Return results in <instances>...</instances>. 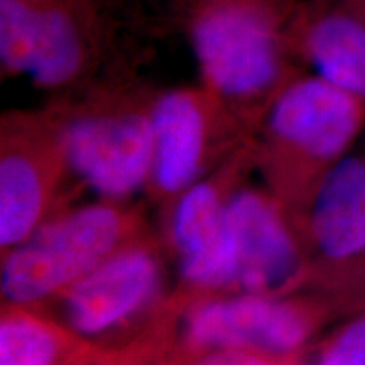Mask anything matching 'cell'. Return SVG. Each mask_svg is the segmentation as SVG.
<instances>
[{"mask_svg":"<svg viewBox=\"0 0 365 365\" xmlns=\"http://www.w3.org/2000/svg\"><path fill=\"white\" fill-rule=\"evenodd\" d=\"M245 149L222 164L210 178L195 182L171 205V247L182 282L196 293H234L235 247L228 217V200L234 185L227 176Z\"/></svg>","mask_w":365,"mask_h":365,"instance_id":"obj_11","label":"cell"},{"mask_svg":"<svg viewBox=\"0 0 365 365\" xmlns=\"http://www.w3.org/2000/svg\"><path fill=\"white\" fill-rule=\"evenodd\" d=\"M318 365H365V309L328 340Z\"/></svg>","mask_w":365,"mask_h":365,"instance_id":"obj_15","label":"cell"},{"mask_svg":"<svg viewBox=\"0 0 365 365\" xmlns=\"http://www.w3.org/2000/svg\"><path fill=\"white\" fill-rule=\"evenodd\" d=\"M235 247L234 293L291 294L312 261L291 210L269 190L234 186L228 200Z\"/></svg>","mask_w":365,"mask_h":365,"instance_id":"obj_9","label":"cell"},{"mask_svg":"<svg viewBox=\"0 0 365 365\" xmlns=\"http://www.w3.org/2000/svg\"><path fill=\"white\" fill-rule=\"evenodd\" d=\"M168 4V24L171 26H182L188 17L198 9H202L208 4L217 2V0H164Z\"/></svg>","mask_w":365,"mask_h":365,"instance_id":"obj_18","label":"cell"},{"mask_svg":"<svg viewBox=\"0 0 365 365\" xmlns=\"http://www.w3.org/2000/svg\"><path fill=\"white\" fill-rule=\"evenodd\" d=\"M135 218L120 202L102 200L53 213L29 237L4 252L2 299L34 309L134 240Z\"/></svg>","mask_w":365,"mask_h":365,"instance_id":"obj_5","label":"cell"},{"mask_svg":"<svg viewBox=\"0 0 365 365\" xmlns=\"http://www.w3.org/2000/svg\"><path fill=\"white\" fill-rule=\"evenodd\" d=\"M293 38L317 75L365 100V0L296 7Z\"/></svg>","mask_w":365,"mask_h":365,"instance_id":"obj_13","label":"cell"},{"mask_svg":"<svg viewBox=\"0 0 365 365\" xmlns=\"http://www.w3.org/2000/svg\"><path fill=\"white\" fill-rule=\"evenodd\" d=\"M333 286L339 287L341 293L349 291L346 301H352L355 307L365 309V264L362 267H359L357 271L345 276L344 279L336 281Z\"/></svg>","mask_w":365,"mask_h":365,"instance_id":"obj_17","label":"cell"},{"mask_svg":"<svg viewBox=\"0 0 365 365\" xmlns=\"http://www.w3.org/2000/svg\"><path fill=\"white\" fill-rule=\"evenodd\" d=\"M61 333L33 309L9 307L0 322V365H54Z\"/></svg>","mask_w":365,"mask_h":365,"instance_id":"obj_14","label":"cell"},{"mask_svg":"<svg viewBox=\"0 0 365 365\" xmlns=\"http://www.w3.org/2000/svg\"><path fill=\"white\" fill-rule=\"evenodd\" d=\"M161 31L143 0H0L2 78L26 76L58 97L134 71Z\"/></svg>","mask_w":365,"mask_h":365,"instance_id":"obj_1","label":"cell"},{"mask_svg":"<svg viewBox=\"0 0 365 365\" xmlns=\"http://www.w3.org/2000/svg\"><path fill=\"white\" fill-rule=\"evenodd\" d=\"M327 308L293 294H213L186 309L185 336L205 350H244L264 357L301 349Z\"/></svg>","mask_w":365,"mask_h":365,"instance_id":"obj_8","label":"cell"},{"mask_svg":"<svg viewBox=\"0 0 365 365\" xmlns=\"http://www.w3.org/2000/svg\"><path fill=\"white\" fill-rule=\"evenodd\" d=\"M153 125L148 188L154 198L170 205L255 137L254 127L203 85L158 91Z\"/></svg>","mask_w":365,"mask_h":365,"instance_id":"obj_6","label":"cell"},{"mask_svg":"<svg viewBox=\"0 0 365 365\" xmlns=\"http://www.w3.org/2000/svg\"><path fill=\"white\" fill-rule=\"evenodd\" d=\"M191 365H276L271 359L244 350H207Z\"/></svg>","mask_w":365,"mask_h":365,"instance_id":"obj_16","label":"cell"},{"mask_svg":"<svg viewBox=\"0 0 365 365\" xmlns=\"http://www.w3.org/2000/svg\"><path fill=\"white\" fill-rule=\"evenodd\" d=\"M364 125V98L319 75H298L259 124L254 164L269 191L299 212L323 175L349 154Z\"/></svg>","mask_w":365,"mask_h":365,"instance_id":"obj_4","label":"cell"},{"mask_svg":"<svg viewBox=\"0 0 365 365\" xmlns=\"http://www.w3.org/2000/svg\"><path fill=\"white\" fill-rule=\"evenodd\" d=\"M296 0H217L182 22L202 85L259 129L269 105L298 76Z\"/></svg>","mask_w":365,"mask_h":365,"instance_id":"obj_2","label":"cell"},{"mask_svg":"<svg viewBox=\"0 0 365 365\" xmlns=\"http://www.w3.org/2000/svg\"><path fill=\"white\" fill-rule=\"evenodd\" d=\"M296 220L313 255L312 267L336 282L365 264V154H346L331 166Z\"/></svg>","mask_w":365,"mask_h":365,"instance_id":"obj_12","label":"cell"},{"mask_svg":"<svg viewBox=\"0 0 365 365\" xmlns=\"http://www.w3.org/2000/svg\"><path fill=\"white\" fill-rule=\"evenodd\" d=\"M156 95L134 70L58 95L48 105L68 171L102 200L122 203L149 185Z\"/></svg>","mask_w":365,"mask_h":365,"instance_id":"obj_3","label":"cell"},{"mask_svg":"<svg viewBox=\"0 0 365 365\" xmlns=\"http://www.w3.org/2000/svg\"><path fill=\"white\" fill-rule=\"evenodd\" d=\"M164 262L153 242L135 237L53 301L59 318L81 336L120 330L156 308Z\"/></svg>","mask_w":365,"mask_h":365,"instance_id":"obj_10","label":"cell"},{"mask_svg":"<svg viewBox=\"0 0 365 365\" xmlns=\"http://www.w3.org/2000/svg\"><path fill=\"white\" fill-rule=\"evenodd\" d=\"M68 164L48 107L0 120V247L7 252L53 215Z\"/></svg>","mask_w":365,"mask_h":365,"instance_id":"obj_7","label":"cell"}]
</instances>
